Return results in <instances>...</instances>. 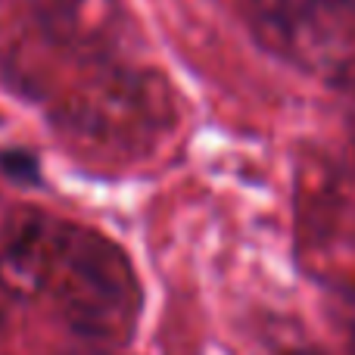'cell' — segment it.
<instances>
[{
  "label": "cell",
  "mask_w": 355,
  "mask_h": 355,
  "mask_svg": "<svg viewBox=\"0 0 355 355\" xmlns=\"http://www.w3.org/2000/svg\"><path fill=\"white\" fill-rule=\"evenodd\" d=\"M0 172L10 178L12 184H25V187L41 184V162H37V156L25 147L0 150Z\"/></svg>",
  "instance_id": "6da1fadb"
},
{
  "label": "cell",
  "mask_w": 355,
  "mask_h": 355,
  "mask_svg": "<svg viewBox=\"0 0 355 355\" xmlns=\"http://www.w3.org/2000/svg\"><path fill=\"white\" fill-rule=\"evenodd\" d=\"M287 355H318V352H312V349H296V352H287Z\"/></svg>",
  "instance_id": "7a4b0ae2"
}]
</instances>
